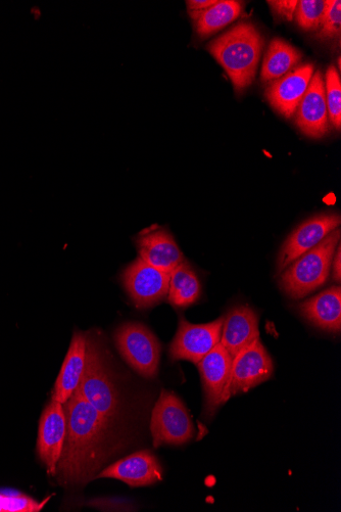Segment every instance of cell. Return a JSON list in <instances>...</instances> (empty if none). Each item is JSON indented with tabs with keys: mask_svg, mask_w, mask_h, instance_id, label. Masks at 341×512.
I'll return each mask as SVG.
<instances>
[{
	"mask_svg": "<svg viewBox=\"0 0 341 512\" xmlns=\"http://www.w3.org/2000/svg\"><path fill=\"white\" fill-rule=\"evenodd\" d=\"M67 433L57 467L65 485L90 481L108 459L111 424L77 391L64 404Z\"/></svg>",
	"mask_w": 341,
	"mask_h": 512,
	"instance_id": "6da1fadb",
	"label": "cell"
},
{
	"mask_svg": "<svg viewBox=\"0 0 341 512\" xmlns=\"http://www.w3.org/2000/svg\"><path fill=\"white\" fill-rule=\"evenodd\" d=\"M264 38L250 22H241L211 41L207 50L224 68L237 93L255 80Z\"/></svg>",
	"mask_w": 341,
	"mask_h": 512,
	"instance_id": "7a4b0ae2",
	"label": "cell"
},
{
	"mask_svg": "<svg viewBox=\"0 0 341 512\" xmlns=\"http://www.w3.org/2000/svg\"><path fill=\"white\" fill-rule=\"evenodd\" d=\"M76 391L111 424L121 414L122 403L108 354L97 338L87 337L85 367Z\"/></svg>",
	"mask_w": 341,
	"mask_h": 512,
	"instance_id": "3957f363",
	"label": "cell"
},
{
	"mask_svg": "<svg viewBox=\"0 0 341 512\" xmlns=\"http://www.w3.org/2000/svg\"><path fill=\"white\" fill-rule=\"evenodd\" d=\"M337 228L318 246L292 262L279 275V287L291 299L306 298L326 284L334 253L340 244Z\"/></svg>",
	"mask_w": 341,
	"mask_h": 512,
	"instance_id": "277c9868",
	"label": "cell"
},
{
	"mask_svg": "<svg viewBox=\"0 0 341 512\" xmlns=\"http://www.w3.org/2000/svg\"><path fill=\"white\" fill-rule=\"evenodd\" d=\"M114 339L120 355L137 374L145 379L157 377L162 347L148 327L138 322L122 324Z\"/></svg>",
	"mask_w": 341,
	"mask_h": 512,
	"instance_id": "5b68a950",
	"label": "cell"
},
{
	"mask_svg": "<svg viewBox=\"0 0 341 512\" xmlns=\"http://www.w3.org/2000/svg\"><path fill=\"white\" fill-rule=\"evenodd\" d=\"M151 432L155 448L181 446L194 437L189 412L174 393L163 390L153 410Z\"/></svg>",
	"mask_w": 341,
	"mask_h": 512,
	"instance_id": "8992f818",
	"label": "cell"
},
{
	"mask_svg": "<svg viewBox=\"0 0 341 512\" xmlns=\"http://www.w3.org/2000/svg\"><path fill=\"white\" fill-rule=\"evenodd\" d=\"M122 283L135 307L148 309L167 299L170 273L160 270L138 257L123 271Z\"/></svg>",
	"mask_w": 341,
	"mask_h": 512,
	"instance_id": "52a82bcc",
	"label": "cell"
},
{
	"mask_svg": "<svg viewBox=\"0 0 341 512\" xmlns=\"http://www.w3.org/2000/svg\"><path fill=\"white\" fill-rule=\"evenodd\" d=\"M273 374V360L259 339L233 358L225 403L230 397L267 382Z\"/></svg>",
	"mask_w": 341,
	"mask_h": 512,
	"instance_id": "ba28073f",
	"label": "cell"
},
{
	"mask_svg": "<svg viewBox=\"0 0 341 512\" xmlns=\"http://www.w3.org/2000/svg\"><path fill=\"white\" fill-rule=\"evenodd\" d=\"M223 321L224 316L206 324H192L180 317L178 331L169 349L170 358L198 364L220 344Z\"/></svg>",
	"mask_w": 341,
	"mask_h": 512,
	"instance_id": "9c48e42d",
	"label": "cell"
},
{
	"mask_svg": "<svg viewBox=\"0 0 341 512\" xmlns=\"http://www.w3.org/2000/svg\"><path fill=\"white\" fill-rule=\"evenodd\" d=\"M338 214L316 215L303 222L285 240L277 256L276 271L280 274L292 262L318 246L340 226Z\"/></svg>",
	"mask_w": 341,
	"mask_h": 512,
	"instance_id": "30bf717a",
	"label": "cell"
},
{
	"mask_svg": "<svg viewBox=\"0 0 341 512\" xmlns=\"http://www.w3.org/2000/svg\"><path fill=\"white\" fill-rule=\"evenodd\" d=\"M67 433L64 404L52 399L44 408L39 422L37 454L47 474L55 477Z\"/></svg>",
	"mask_w": 341,
	"mask_h": 512,
	"instance_id": "8fae6325",
	"label": "cell"
},
{
	"mask_svg": "<svg viewBox=\"0 0 341 512\" xmlns=\"http://www.w3.org/2000/svg\"><path fill=\"white\" fill-rule=\"evenodd\" d=\"M232 360L220 343L197 364L204 387L205 411L209 416H213L225 403Z\"/></svg>",
	"mask_w": 341,
	"mask_h": 512,
	"instance_id": "7c38bea8",
	"label": "cell"
},
{
	"mask_svg": "<svg viewBox=\"0 0 341 512\" xmlns=\"http://www.w3.org/2000/svg\"><path fill=\"white\" fill-rule=\"evenodd\" d=\"M315 67L308 63L271 82L266 98L271 107L286 119L295 115L314 75Z\"/></svg>",
	"mask_w": 341,
	"mask_h": 512,
	"instance_id": "4fadbf2b",
	"label": "cell"
},
{
	"mask_svg": "<svg viewBox=\"0 0 341 512\" xmlns=\"http://www.w3.org/2000/svg\"><path fill=\"white\" fill-rule=\"evenodd\" d=\"M135 244L140 259L168 273L186 260L170 231L158 225L142 230Z\"/></svg>",
	"mask_w": 341,
	"mask_h": 512,
	"instance_id": "5bb4252c",
	"label": "cell"
},
{
	"mask_svg": "<svg viewBox=\"0 0 341 512\" xmlns=\"http://www.w3.org/2000/svg\"><path fill=\"white\" fill-rule=\"evenodd\" d=\"M97 478L119 480L133 488L146 487L163 480V469L151 451L143 450L113 463Z\"/></svg>",
	"mask_w": 341,
	"mask_h": 512,
	"instance_id": "9a60e30c",
	"label": "cell"
},
{
	"mask_svg": "<svg viewBox=\"0 0 341 512\" xmlns=\"http://www.w3.org/2000/svg\"><path fill=\"white\" fill-rule=\"evenodd\" d=\"M296 113V124L308 137L321 138L328 132L329 117L325 83L320 71L313 75Z\"/></svg>",
	"mask_w": 341,
	"mask_h": 512,
	"instance_id": "2e32d148",
	"label": "cell"
},
{
	"mask_svg": "<svg viewBox=\"0 0 341 512\" xmlns=\"http://www.w3.org/2000/svg\"><path fill=\"white\" fill-rule=\"evenodd\" d=\"M259 339V315L251 306H236L224 316L220 343L232 358Z\"/></svg>",
	"mask_w": 341,
	"mask_h": 512,
	"instance_id": "e0dca14e",
	"label": "cell"
},
{
	"mask_svg": "<svg viewBox=\"0 0 341 512\" xmlns=\"http://www.w3.org/2000/svg\"><path fill=\"white\" fill-rule=\"evenodd\" d=\"M303 317L316 328L339 334L341 331V290L332 287L299 305Z\"/></svg>",
	"mask_w": 341,
	"mask_h": 512,
	"instance_id": "ac0fdd59",
	"label": "cell"
},
{
	"mask_svg": "<svg viewBox=\"0 0 341 512\" xmlns=\"http://www.w3.org/2000/svg\"><path fill=\"white\" fill-rule=\"evenodd\" d=\"M86 342L85 334H74L55 385L53 400L65 404L79 387L85 367Z\"/></svg>",
	"mask_w": 341,
	"mask_h": 512,
	"instance_id": "d6986e66",
	"label": "cell"
},
{
	"mask_svg": "<svg viewBox=\"0 0 341 512\" xmlns=\"http://www.w3.org/2000/svg\"><path fill=\"white\" fill-rule=\"evenodd\" d=\"M303 59L302 53L281 38L273 39L265 55L261 80L264 83L274 82L297 68Z\"/></svg>",
	"mask_w": 341,
	"mask_h": 512,
	"instance_id": "ffe728a7",
	"label": "cell"
},
{
	"mask_svg": "<svg viewBox=\"0 0 341 512\" xmlns=\"http://www.w3.org/2000/svg\"><path fill=\"white\" fill-rule=\"evenodd\" d=\"M202 295L200 278L187 260L170 273L168 301L175 308L196 304Z\"/></svg>",
	"mask_w": 341,
	"mask_h": 512,
	"instance_id": "44dd1931",
	"label": "cell"
},
{
	"mask_svg": "<svg viewBox=\"0 0 341 512\" xmlns=\"http://www.w3.org/2000/svg\"><path fill=\"white\" fill-rule=\"evenodd\" d=\"M242 5L234 0H220L205 11L188 12L194 29L201 37H208L239 18Z\"/></svg>",
	"mask_w": 341,
	"mask_h": 512,
	"instance_id": "7402d4cb",
	"label": "cell"
},
{
	"mask_svg": "<svg viewBox=\"0 0 341 512\" xmlns=\"http://www.w3.org/2000/svg\"><path fill=\"white\" fill-rule=\"evenodd\" d=\"M324 83L328 117L332 125L339 130L341 126V81L334 66L328 68Z\"/></svg>",
	"mask_w": 341,
	"mask_h": 512,
	"instance_id": "603a6c76",
	"label": "cell"
},
{
	"mask_svg": "<svg viewBox=\"0 0 341 512\" xmlns=\"http://www.w3.org/2000/svg\"><path fill=\"white\" fill-rule=\"evenodd\" d=\"M327 8L325 0H301L295 13V20L305 31H317Z\"/></svg>",
	"mask_w": 341,
	"mask_h": 512,
	"instance_id": "cb8c5ba5",
	"label": "cell"
},
{
	"mask_svg": "<svg viewBox=\"0 0 341 512\" xmlns=\"http://www.w3.org/2000/svg\"><path fill=\"white\" fill-rule=\"evenodd\" d=\"M50 499L39 502L24 494L0 493V512H39Z\"/></svg>",
	"mask_w": 341,
	"mask_h": 512,
	"instance_id": "d4e9b609",
	"label": "cell"
},
{
	"mask_svg": "<svg viewBox=\"0 0 341 512\" xmlns=\"http://www.w3.org/2000/svg\"><path fill=\"white\" fill-rule=\"evenodd\" d=\"M341 30V3L340 0H327V8L319 29L318 37L322 39H335L340 36Z\"/></svg>",
	"mask_w": 341,
	"mask_h": 512,
	"instance_id": "484cf974",
	"label": "cell"
},
{
	"mask_svg": "<svg viewBox=\"0 0 341 512\" xmlns=\"http://www.w3.org/2000/svg\"><path fill=\"white\" fill-rule=\"evenodd\" d=\"M298 3V0H276V2L271 0L267 4L280 18L292 21L295 18Z\"/></svg>",
	"mask_w": 341,
	"mask_h": 512,
	"instance_id": "4316f807",
	"label": "cell"
},
{
	"mask_svg": "<svg viewBox=\"0 0 341 512\" xmlns=\"http://www.w3.org/2000/svg\"><path fill=\"white\" fill-rule=\"evenodd\" d=\"M217 0H189L186 2L188 12L205 11L213 7Z\"/></svg>",
	"mask_w": 341,
	"mask_h": 512,
	"instance_id": "83f0119b",
	"label": "cell"
},
{
	"mask_svg": "<svg viewBox=\"0 0 341 512\" xmlns=\"http://www.w3.org/2000/svg\"><path fill=\"white\" fill-rule=\"evenodd\" d=\"M331 267H333V279L335 282L340 283L341 279V248L338 245L332 260Z\"/></svg>",
	"mask_w": 341,
	"mask_h": 512,
	"instance_id": "f1b7e54d",
	"label": "cell"
}]
</instances>
